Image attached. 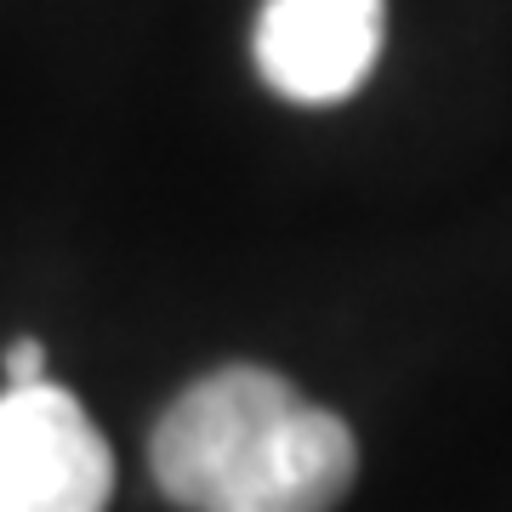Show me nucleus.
<instances>
[{
	"mask_svg": "<svg viewBox=\"0 0 512 512\" xmlns=\"http://www.w3.org/2000/svg\"><path fill=\"white\" fill-rule=\"evenodd\" d=\"M148 467L188 512H330L359 473V444L285 376L222 365L171 399Z\"/></svg>",
	"mask_w": 512,
	"mask_h": 512,
	"instance_id": "obj_1",
	"label": "nucleus"
},
{
	"mask_svg": "<svg viewBox=\"0 0 512 512\" xmlns=\"http://www.w3.org/2000/svg\"><path fill=\"white\" fill-rule=\"evenodd\" d=\"M114 456L74 393L52 382L0 393V512H103Z\"/></svg>",
	"mask_w": 512,
	"mask_h": 512,
	"instance_id": "obj_2",
	"label": "nucleus"
},
{
	"mask_svg": "<svg viewBox=\"0 0 512 512\" xmlns=\"http://www.w3.org/2000/svg\"><path fill=\"white\" fill-rule=\"evenodd\" d=\"M387 0H262L251 57L291 103H342L382 57Z\"/></svg>",
	"mask_w": 512,
	"mask_h": 512,
	"instance_id": "obj_3",
	"label": "nucleus"
},
{
	"mask_svg": "<svg viewBox=\"0 0 512 512\" xmlns=\"http://www.w3.org/2000/svg\"><path fill=\"white\" fill-rule=\"evenodd\" d=\"M29 382H46V348L35 336H18L6 348V387H29Z\"/></svg>",
	"mask_w": 512,
	"mask_h": 512,
	"instance_id": "obj_4",
	"label": "nucleus"
}]
</instances>
